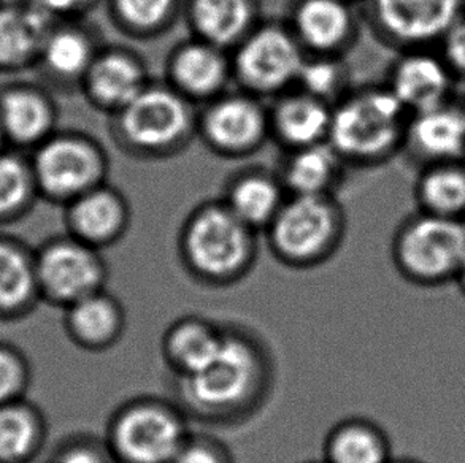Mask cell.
<instances>
[{
    "label": "cell",
    "mask_w": 465,
    "mask_h": 463,
    "mask_svg": "<svg viewBox=\"0 0 465 463\" xmlns=\"http://www.w3.org/2000/svg\"><path fill=\"white\" fill-rule=\"evenodd\" d=\"M269 352L252 333L226 327L214 356L193 375L176 379L184 413L208 422H233L252 416L271 390Z\"/></svg>",
    "instance_id": "obj_1"
},
{
    "label": "cell",
    "mask_w": 465,
    "mask_h": 463,
    "mask_svg": "<svg viewBox=\"0 0 465 463\" xmlns=\"http://www.w3.org/2000/svg\"><path fill=\"white\" fill-rule=\"evenodd\" d=\"M409 119L384 83L364 84L333 105L327 142L348 167L373 169L402 154Z\"/></svg>",
    "instance_id": "obj_2"
},
{
    "label": "cell",
    "mask_w": 465,
    "mask_h": 463,
    "mask_svg": "<svg viewBox=\"0 0 465 463\" xmlns=\"http://www.w3.org/2000/svg\"><path fill=\"white\" fill-rule=\"evenodd\" d=\"M183 267L207 286H231L243 280L258 257V232L243 224L218 201L202 202L178 233Z\"/></svg>",
    "instance_id": "obj_3"
},
{
    "label": "cell",
    "mask_w": 465,
    "mask_h": 463,
    "mask_svg": "<svg viewBox=\"0 0 465 463\" xmlns=\"http://www.w3.org/2000/svg\"><path fill=\"white\" fill-rule=\"evenodd\" d=\"M199 107L165 82L153 80L129 105L110 116V135L127 156L163 161L197 138Z\"/></svg>",
    "instance_id": "obj_4"
},
{
    "label": "cell",
    "mask_w": 465,
    "mask_h": 463,
    "mask_svg": "<svg viewBox=\"0 0 465 463\" xmlns=\"http://www.w3.org/2000/svg\"><path fill=\"white\" fill-rule=\"evenodd\" d=\"M264 233L272 254L283 265L313 269L343 243L345 210L337 195H290Z\"/></svg>",
    "instance_id": "obj_5"
},
{
    "label": "cell",
    "mask_w": 465,
    "mask_h": 463,
    "mask_svg": "<svg viewBox=\"0 0 465 463\" xmlns=\"http://www.w3.org/2000/svg\"><path fill=\"white\" fill-rule=\"evenodd\" d=\"M191 433L180 405L139 397L112 414L104 439L116 463H172Z\"/></svg>",
    "instance_id": "obj_6"
},
{
    "label": "cell",
    "mask_w": 465,
    "mask_h": 463,
    "mask_svg": "<svg viewBox=\"0 0 465 463\" xmlns=\"http://www.w3.org/2000/svg\"><path fill=\"white\" fill-rule=\"evenodd\" d=\"M29 157L40 199L61 207L108 182L107 150L86 132L57 129Z\"/></svg>",
    "instance_id": "obj_7"
},
{
    "label": "cell",
    "mask_w": 465,
    "mask_h": 463,
    "mask_svg": "<svg viewBox=\"0 0 465 463\" xmlns=\"http://www.w3.org/2000/svg\"><path fill=\"white\" fill-rule=\"evenodd\" d=\"M305 51L284 19H262L232 51L235 88L269 102L296 88Z\"/></svg>",
    "instance_id": "obj_8"
},
{
    "label": "cell",
    "mask_w": 465,
    "mask_h": 463,
    "mask_svg": "<svg viewBox=\"0 0 465 463\" xmlns=\"http://www.w3.org/2000/svg\"><path fill=\"white\" fill-rule=\"evenodd\" d=\"M392 259L410 281L426 286L456 280L465 261V231L460 220L416 212L397 227Z\"/></svg>",
    "instance_id": "obj_9"
},
{
    "label": "cell",
    "mask_w": 465,
    "mask_h": 463,
    "mask_svg": "<svg viewBox=\"0 0 465 463\" xmlns=\"http://www.w3.org/2000/svg\"><path fill=\"white\" fill-rule=\"evenodd\" d=\"M361 15L391 50L439 48L465 15V0H362Z\"/></svg>",
    "instance_id": "obj_10"
},
{
    "label": "cell",
    "mask_w": 465,
    "mask_h": 463,
    "mask_svg": "<svg viewBox=\"0 0 465 463\" xmlns=\"http://www.w3.org/2000/svg\"><path fill=\"white\" fill-rule=\"evenodd\" d=\"M197 138L216 156L243 159L256 154L271 140L269 102L242 89L199 107Z\"/></svg>",
    "instance_id": "obj_11"
},
{
    "label": "cell",
    "mask_w": 465,
    "mask_h": 463,
    "mask_svg": "<svg viewBox=\"0 0 465 463\" xmlns=\"http://www.w3.org/2000/svg\"><path fill=\"white\" fill-rule=\"evenodd\" d=\"M38 289L48 300L70 307L105 289L108 267L102 251L72 235L51 238L35 254Z\"/></svg>",
    "instance_id": "obj_12"
},
{
    "label": "cell",
    "mask_w": 465,
    "mask_h": 463,
    "mask_svg": "<svg viewBox=\"0 0 465 463\" xmlns=\"http://www.w3.org/2000/svg\"><path fill=\"white\" fill-rule=\"evenodd\" d=\"M383 83L409 114L456 101L460 88L439 48L399 51Z\"/></svg>",
    "instance_id": "obj_13"
},
{
    "label": "cell",
    "mask_w": 465,
    "mask_h": 463,
    "mask_svg": "<svg viewBox=\"0 0 465 463\" xmlns=\"http://www.w3.org/2000/svg\"><path fill=\"white\" fill-rule=\"evenodd\" d=\"M284 23L305 54L346 56L358 42L362 15L351 0H291Z\"/></svg>",
    "instance_id": "obj_14"
},
{
    "label": "cell",
    "mask_w": 465,
    "mask_h": 463,
    "mask_svg": "<svg viewBox=\"0 0 465 463\" xmlns=\"http://www.w3.org/2000/svg\"><path fill=\"white\" fill-rule=\"evenodd\" d=\"M163 82L201 107L233 84L231 51L191 37L176 44L165 57Z\"/></svg>",
    "instance_id": "obj_15"
},
{
    "label": "cell",
    "mask_w": 465,
    "mask_h": 463,
    "mask_svg": "<svg viewBox=\"0 0 465 463\" xmlns=\"http://www.w3.org/2000/svg\"><path fill=\"white\" fill-rule=\"evenodd\" d=\"M153 82L139 51L124 44H104L83 78L80 93L89 105L114 116Z\"/></svg>",
    "instance_id": "obj_16"
},
{
    "label": "cell",
    "mask_w": 465,
    "mask_h": 463,
    "mask_svg": "<svg viewBox=\"0 0 465 463\" xmlns=\"http://www.w3.org/2000/svg\"><path fill=\"white\" fill-rule=\"evenodd\" d=\"M59 107L40 83L12 82L0 88V135L4 146L32 153L59 129Z\"/></svg>",
    "instance_id": "obj_17"
},
{
    "label": "cell",
    "mask_w": 465,
    "mask_h": 463,
    "mask_svg": "<svg viewBox=\"0 0 465 463\" xmlns=\"http://www.w3.org/2000/svg\"><path fill=\"white\" fill-rule=\"evenodd\" d=\"M102 44L99 32L84 19L61 21L45 37L35 69L48 88L74 91L82 86Z\"/></svg>",
    "instance_id": "obj_18"
},
{
    "label": "cell",
    "mask_w": 465,
    "mask_h": 463,
    "mask_svg": "<svg viewBox=\"0 0 465 463\" xmlns=\"http://www.w3.org/2000/svg\"><path fill=\"white\" fill-rule=\"evenodd\" d=\"M64 210L67 233L99 251L121 241L133 221L126 195L108 182L80 195Z\"/></svg>",
    "instance_id": "obj_19"
},
{
    "label": "cell",
    "mask_w": 465,
    "mask_h": 463,
    "mask_svg": "<svg viewBox=\"0 0 465 463\" xmlns=\"http://www.w3.org/2000/svg\"><path fill=\"white\" fill-rule=\"evenodd\" d=\"M402 154L421 169L465 161V105L456 101L410 114Z\"/></svg>",
    "instance_id": "obj_20"
},
{
    "label": "cell",
    "mask_w": 465,
    "mask_h": 463,
    "mask_svg": "<svg viewBox=\"0 0 465 463\" xmlns=\"http://www.w3.org/2000/svg\"><path fill=\"white\" fill-rule=\"evenodd\" d=\"M332 105L292 88L269 101L271 140L283 151L307 148L327 142Z\"/></svg>",
    "instance_id": "obj_21"
},
{
    "label": "cell",
    "mask_w": 465,
    "mask_h": 463,
    "mask_svg": "<svg viewBox=\"0 0 465 463\" xmlns=\"http://www.w3.org/2000/svg\"><path fill=\"white\" fill-rule=\"evenodd\" d=\"M290 197L275 170L250 165L227 176L220 201L254 232L271 226Z\"/></svg>",
    "instance_id": "obj_22"
},
{
    "label": "cell",
    "mask_w": 465,
    "mask_h": 463,
    "mask_svg": "<svg viewBox=\"0 0 465 463\" xmlns=\"http://www.w3.org/2000/svg\"><path fill=\"white\" fill-rule=\"evenodd\" d=\"M183 18L193 37L232 51L264 16L261 0H184Z\"/></svg>",
    "instance_id": "obj_23"
},
{
    "label": "cell",
    "mask_w": 465,
    "mask_h": 463,
    "mask_svg": "<svg viewBox=\"0 0 465 463\" xmlns=\"http://www.w3.org/2000/svg\"><path fill=\"white\" fill-rule=\"evenodd\" d=\"M350 169L329 142L283 151L277 172L290 195H337Z\"/></svg>",
    "instance_id": "obj_24"
},
{
    "label": "cell",
    "mask_w": 465,
    "mask_h": 463,
    "mask_svg": "<svg viewBox=\"0 0 465 463\" xmlns=\"http://www.w3.org/2000/svg\"><path fill=\"white\" fill-rule=\"evenodd\" d=\"M53 23L27 4L0 5V74L35 69Z\"/></svg>",
    "instance_id": "obj_25"
},
{
    "label": "cell",
    "mask_w": 465,
    "mask_h": 463,
    "mask_svg": "<svg viewBox=\"0 0 465 463\" xmlns=\"http://www.w3.org/2000/svg\"><path fill=\"white\" fill-rule=\"evenodd\" d=\"M65 327L83 350L101 352L120 341L126 330V311L105 289L67 307Z\"/></svg>",
    "instance_id": "obj_26"
},
{
    "label": "cell",
    "mask_w": 465,
    "mask_h": 463,
    "mask_svg": "<svg viewBox=\"0 0 465 463\" xmlns=\"http://www.w3.org/2000/svg\"><path fill=\"white\" fill-rule=\"evenodd\" d=\"M226 327L201 316H184L167 327L161 341L165 365L175 379L193 375L214 356Z\"/></svg>",
    "instance_id": "obj_27"
},
{
    "label": "cell",
    "mask_w": 465,
    "mask_h": 463,
    "mask_svg": "<svg viewBox=\"0 0 465 463\" xmlns=\"http://www.w3.org/2000/svg\"><path fill=\"white\" fill-rule=\"evenodd\" d=\"M391 443L383 429L351 418L333 426L324 439L326 463H390Z\"/></svg>",
    "instance_id": "obj_28"
},
{
    "label": "cell",
    "mask_w": 465,
    "mask_h": 463,
    "mask_svg": "<svg viewBox=\"0 0 465 463\" xmlns=\"http://www.w3.org/2000/svg\"><path fill=\"white\" fill-rule=\"evenodd\" d=\"M413 194L418 212L460 220L465 212V161L424 165Z\"/></svg>",
    "instance_id": "obj_29"
},
{
    "label": "cell",
    "mask_w": 465,
    "mask_h": 463,
    "mask_svg": "<svg viewBox=\"0 0 465 463\" xmlns=\"http://www.w3.org/2000/svg\"><path fill=\"white\" fill-rule=\"evenodd\" d=\"M114 27L127 37L150 40L172 29L184 0H105Z\"/></svg>",
    "instance_id": "obj_30"
},
{
    "label": "cell",
    "mask_w": 465,
    "mask_h": 463,
    "mask_svg": "<svg viewBox=\"0 0 465 463\" xmlns=\"http://www.w3.org/2000/svg\"><path fill=\"white\" fill-rule=\"evenodd\" d=\"M38 294L35 256L12 238L0 237V313L25 310Z\"/></svg>",
    "instance_id": "obj_31"
},
{
    "label": "cell",
    "mask_w": 465,
    "mask_h": 463,
    "mask_svg": "<svg viewBox=\"0 0 465 463\" xmlns=\"http://www.w3.org/2000/svg\"><path fill=\"white\" fill-rule=\"evenodd\" d=\"M40 201L31 157L4 146L0 150V222L23 218Z\"/></svg>",
    "instance_id": "obj_32"
},
{
    "label": "cell",
    "mask_w": 465,
    "mask_h": 463,
    "mask_svg": "<svg viewBox=\"0 0 465 463\" xmlns=\"http://www.w3.org/2000/svg\"><path fill=\"white\" fill-rule=\"evenodd\" d=\"M296 88L333 107L354 88L346 56L307 54L299 72Z\"/></svg>",
    "instance_id": "obj_33"
},
{
    "label": "cell",
    "mask_w": 465,
    "mask_h": 463,
    "mask_svg": "<svg viewBox=\"0 0 465 463\" xmlns=\"http://www.w3.org/2000/svg\"><path fill=\"white\" fill-rule=\"evenodd\" d=\"M38 416L21 405H0V462H18L37 448Z\"/></svg>",
    "instance_id": "obj_34"
},
{
    "label": "cell",
    "mask_w": 465,
    "mask_h": 463,
    "mask_svg": "<svg viewBox=\"0 0 465 463\" xmlns=\"http://www.w3.org/2000/svg\"><path fill=\"white\" fill-rule=\"evenodd\" d=\"M172 463H233V460L221 439L203 433H191Z\"/></svg>",
    "instance_id": "obj_35"
},
{
    "label": "cell",
    "mask_w": 465,
    "mask_h": 463,
    "mask_svg": "<svg viewBox=\"0 0 465 463\" xmlns=\"http://www.w3.org/2000/svg\"><path fill=\"white\" fill-rule=\"evenodd\" d=\"M54 463H116L105 439L80 437L57 452Z\"/></svg>",
    "instance_id": "obj_36"
},
{
    "label": "cell",
    "mask_w": 465,
    "mask_h": 463,
    "mask_svg": "<svg viewBox=\"0 0 465 463\" xmlns=\"http://www.w3.org/2000/svg\"><path fill=\"white\" fill-rule=\"evenodd\" d=\"M102 0H25V4L32 6L44 18L53 25L70 19H84L93 12Z\"/></svg>",
    "instance_id": "obj_37"
},
{
    "label": "cell",
    "mask_w": 465,
    "mask_h": 463,
    "mask_svg": "<svg viewBox=\"0 0 465 463\" xmlns=\"http://www.w3.org/2000/svg\"><path fill=\"white\" fill-rule=\"evenodd\" d=\"M25 382V363L12 350L0 348V405L12 403Z\"/></svg>",
    "instance_id": "obj_38"
},
{
    "label": "cell",
    "mask_w": 465,
    "mask_h": 463,
    "mask_svg": "<svg viewBox=\"0 0 465 463\" xmlns=\"http://www.w3.org/2000/svg\"><path fill=\"white\" fill-rule=\"evenodd\" d=\"M439 50L453 70L460 86L465 84V15L448 32Z\"/></svg>",
    "instance_id": "obj_39"
},
{
    "label": "cell",
    "mask_w": 465,
    "mask_h": 463,
    "mask_svg": "<svg viewBox=\"0 0 465 463\" xmlns=\"http://www.w3.org/2000/svg\"><path fill=\"white\" fill-rule=\"evenodd\" d=\"M456 280L460 281V289L465 292V261L462 262V265H460V273L456 276Z\"/></svg>",
    "instance_id": "obj_40"
},
{
    "label": "cell",
    "mask_w": 465,
    "mask_h": 463,
    "mask_svg": "<svg viewBox=\"0 0 465 463\" xmlns=\"http://www.w3.org/2000/svg\"><path fill=\"white\" fill-rule=\"evenodd\" d=\"M25 0H0V5L2 4H25Z\"/></svg>",
    "instance_id": "obj_41"
},
{
    "label": "cell",
    "mask_w": 465,
    "mask_h": 463,
    "mask_svg": "<svg viewBox=\"0 0 465 463\" xmlns=\"http://www.w3.org/2000/svg\"><path fill=\"white\" fill-rule=\"evenodd\" d=\"M390 463H416V462H413V460H394V458H392V460H391Z\"/></svg>",
    "instance_id": "obj_42"
},
{
    "label": "cell",
    "mask_w": 465,
    "mask_h": 463,
    "mask_svg": "<svg viewBox=\"0 0 465 463\" xmlns=\"http://www.w3.org/2000/svg\"><path fill=\"white\" fill-rule=\"evenodd\" d=\"M460 224H462V227H464V231H465V212H464V213H462V216H460Z\"/></svg>",
    "instance_id": "obj_43"
},
{
    "label": "cell",
    "mask_w": 465,
    "mask_h": 463,
    "mask_svg": "<svg viewBox=\"0 0 465 463\" xmlns=\"http://www.w3.org/2000/svg\"><path fill=\"white\" fill-rule=\"evenodd\" d=\"M4 148V140H2V135H0V150Z\"/></svg>",
    "instance_id": "obj_44"
},
{
    "label": "cell",
    "mask_w": 465,
    "mask_h": 463,
    "mask_svg": "<svg viewBox=\"0 0 465 463\" xmlns=\"http://www.w3.org/2000/svg\"><path fill=\"white\" fill-rule=\"evenodd\" d=\"M351 2H354V4H361V2H362V0H351Z\"/></svg>",
    "instance_id": "obj_45"
},
{
    "label": "cell",
    "mask_w": 465,
    "mask_h": 463,
    "mask_svg": "<svg viewBox=\"0 0 465 463\" xmlns=\"http://www.w3.org/2000/svg\"><path fill=\"white\" fill-rule=\"evenodd\" d=\"M309 463H326V462H322V460H321V462H309Z\"/></svg>",
    "instance_id": "obj_46"
}]
</instances>
